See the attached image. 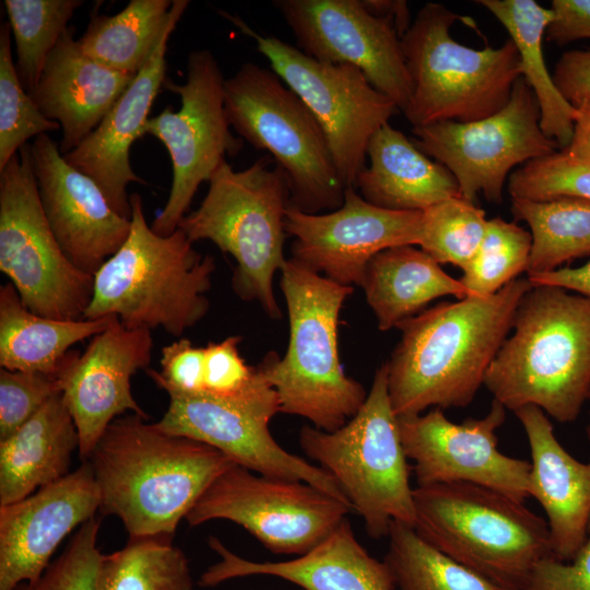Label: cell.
<instances>
[{
  "mask_svg": "<svg viewBox=\"0 0 590 590\" xmlns=\"http://www.w3.org/2000/svg\"><path fill=\"white\" fill-rule=\"evenodd\" d=\"M586 433H587V436H588V438L590 440V412H589V422H588V425L586 427Z\"/></svg>",
  "mask_w": 590,
  "mask_h": 590,
  "instance_id": "816d5d0a",
  "label": "cell"
},
{
  "mask_svg": "<svg viewBox=\"0 0 590 590\" xmlns=\"http://www.w3.org/2000/svg\"><path fill=\"white\" fill-rule=\"evenodd\" d=\"M417 534L504 590H518L553 556L545 518L495 489L471 483L417 486Z\"/></svg>",
  "mask_w": 590,
  "mask_h": 590,
  "instance_id": "8992f818",
  "label": "cell"
},
{
  "mask_svg": "<svg viewBox=\"0 0 590 590\" xmlns=\"http://www.w3.org/2000/svg\"><path fill=\"white\" fill-rule=\"evenodd\" d=\"M511 212L532 236L528 275L558 269L590 256V200L560 197L547 201L511 199Z\"/></svg>",
  "mask_w": 590,
  "mask_h": 590,
  "instance_id": "d6a6232c",
  "label": "cell"
},
{
  "mask_svg": "<svg viewBox=\"0 0 590 590\" xmlns=\"http://www.w3.org/2000/svg\"><path fill=\"white\" fill-rule=\"evenodd\" d=\"M288 205L286 178L271 156L241 170H234L225 160L209 180L199 208L178 224L192 243L210 240L231 255L236 261L234 292L259 303L273 319L282 315L273 276L287 261L283 250Z\"/></svg>",
  "mask_w": 590,
  "mask_h": 590,
  "instance_id": "52a82bcc",
  "label": "cell"
},
{
  "mask_svg": "<svg viewBox=\"0 0 590 590\" xmlns=\"http://www.w3.org/2000/svg\"><path fill=\"white\" fill-rule=\"evenodd\" d=\"M208 543L220 560L201 574V587H215L240 577L270 576L302 590L396 589L386 562L373 557L362 546L347 518L317 546L293 559L256 562L236 555L215 536H210Z\"/></svg>",
  "mask_w": 590,
  "mask_h": 590,
  "instance_id": "cb8c5ba5",
  "label": "cell"
},
{
  "mask_svg": "<svg viewBox=\"0 0 590 590\" xmlns=\"http://www.w3.org/2000/svg\"><path fill=\"white\" fill-rule=\"evenodd\" d=\"M95 590H193V580L187 556L172 538H139L103 554Z\"/></svg>",
  "mask_w": 590,
  "mask_h": 590,
  "instance_id": "836d02e7",
  "label": "cell"
},
{
  "mask_svg": "<svg viewBox=\"0 0 590 590\" xmlns=\"http://www.w3.org/2000/svg\"><path fill=\"white\" fill-rule=\"evenodd\" d=\"M365 166L355 188L369 203L393 211H424L461 197L451 172L425 155L412 140L389 123L371 137Z\"/></svg>",
  "mask_w": 590,
  "mask_h": 590,
  "instance_id": "4316f807",
  "label": "cell"
},
{
  "mask_svg": "<svg viewBox=\"0 0 590 590\" xmlns=\"http://www.w3.org/2000/svg\"><path fill=\"white\" fill-rule=\"evenodd\" d=\"M531 288L518 278L493 295L440 303L398 323L401 338L386 362L397 417L472 403Z\"/></svg>",
  "mask_w": 590,
  "mask_h": 590,
  "instance_id": "6da1fadb",
  "label": "cell"
},
{
  "mask_svg": "<svg viewBox=\"0 0 590 590\" xmlns=\"http://www.w3.org/2000/svg\"><path fill=\"white\" fill-rule=\"evenodd\" d=\"M485 211L462 197L442 200L422 211L418 246L439 264L464 270L485 235Z\"/></svg>",
  "mask_w": 590,
  "mask_h": 590,
  "instance_id": "8d00e7d4",
  "label": "cell"
},
{
  "mask_svg": "<svg viewBox=\"0 0 590 590\" xmlns=\"http://www.w3.org/2000/svg\"><path fill=\"white\" fill-rule=\"evenodd\" d=\"M32 156L43 210L59 246L93 276L126 241L131 219L120 215L96 181L64 160L47 133L35 138Z\"/></svg>",
  "mask_w": 590,
  "mask_h": 590,
  "instance_id": "44dd1931",
  "label": "cell"
},
{
  "mask_svg": "<svg viewBox=\"0 0 590 590\" xmlns=\"http://www.w3.org/2000/svg\"><path fill=\"white\" fill-rule=\"evenodd\" d=\"M387 538L384 560L398 590H504L435 548L410 524L392 522Z\"/></svg>",
  "mask_w": 590,
  "mask_h": 590,
  "instance_id": "e575fe53",
  "label": "cell"
},
{
  "mask_svg": "<svg viewBox=\"0 0 590 590\" xmlns=\"http://www.w3.org/2000/svg\"><path fill=\"white\" fill-rule=\"evenodd\" d=\"M507 409L493 399L482 417L451 422L441 409L398 417L405 455L413 461L417 486L471 483L516 500L529 497L530 461L498 449L497 429Z\"/></svg>",
  "mask_w": 590,
  "mask_h": 590,
  "instance_id": "e0dca14e",
  "label": "cell"
},
{
  "mask_svg": "<svg viewBox=\"0 0 590 590\" xmlns=\"http://www.w3.org/2000/svg\"><path fill=\"white\" fill-rule=\"evenodd\" d=\"M134 78L85 55L69 26L30 94L40 111L60 125L59 150L64 155L98 127Z\"/></svg>",
  "mask_w": 590,
  "mask_h": 590,
  "instance_id": "484cf974",
  "label": "cell"
},
{
  "mask_svg": "<svg viewBox=\"0 0 590 590\" xmlns=\"http://www.w3.org/2000/svg\"><path fill=\"white\" fill-rule=\"evenodd\" d=\"M224 76L209 49L192 50L187 58L182 84L165 80L164 87L177 94V111L166 107L150 117L145 134L158 139L172 162V185L164 208L151 224L152 229L167 236L178 228L200 185L211 179L225 156H235L243 149L241 138L231 131L224 105Z\"/></svg>",
  "mask_w": 590,
  "mask_h": 590,
  "instance_id": "4fadbf2b",
  "label": "cell"
},
{
  "mask_svg": "<svg viewBox=\"0 0 590 590\" xmlns=\"http://www.w3.org/2000/svg\"><path fill=\"white\" fill-rule=\"evenodd\" d=\"M565 150L590 164V102L575 107L573 137Z\"/></svg>",
  "mask_w": 590,
  "mask_h": 590,
  "instance_id": "f907efd6",
  "label": "cell"
},
{
  "mask_svg": "<svg viewBox=\"0 0 590 590\" xmlns=\"http://www.w3.org/2000/svg\"><path fill=\"white\" fill-rule=\"evenodd\" d=\"M505 27L518 49L521 76L534 93L544 134L565 150L573 137L575 108L556 87L543 55V38L553 11L534 0H479Z\"/></svg>",
  "mask_w": 590,
  "mask_h": 590,
  "instance_id": "4dcf8cb0",
  "label": "cell"
},
{
  "mask_svg": "<svg viewBox=\"0 0 590 590\" xmlns=\"http://www.w3.org/2000/svg\"><path fill=\"white\" fill-rule=\"evenodd\" d=\"M351 510L306 482L266 476L235 464L212 482L185 520L190 526L228 520L268 551L299 556L330 535Z\"/></svg>",
  "mask_w": 590,
  "mask_h": 590,
  "instance_id": "5bb4252c",
  "label": "cell"
},
{
  "mask_svg": "<svg viewBox=\"0 0 590 590\" xmlns=\"http://www.w3.org/2000/svg\"><path fill=\"white\" fill-rule=\"evenodd\" d=\"M257 366L258 377L243 398L227 401L208 396L168 394V408L155 425L206 444L255 473L306 482L350 505L326 470L285 450L273 438L269 424L280 413L279 397Z\"/></svg>",
  "mask_w": 590,
  "mask_h": 590,
  "instance_id": "2e32d148",
  "label": "cell"
},
{
  "mask_svg": "<svg viewBox=\"0 0 590 590\" xmlns=\"http://www.w3.org/2000/svg\"><path fill=\"white\" fill-rule=\"evenodd\" d=\"M101 519L92 518L76 530L62 553L34 581L12 590H95L103 554L97 547Z\"/></svg>",
  "mask_w": 590,
  "mask_h": 590,
  "instance_id": "60d3db41",
  "label": "cell"
},
{
  "mask_svg": "<svg viewBox=\"0 0 590 590\" xmlns=\"http://www.w3.org/2000/svg\"><path fill=\"white\" fill-rule=\"evenodd\" d=\"M161 369L148 368L149 377L167 394L202 396L204 347L181 338L161 351Z\"/></svg>",
  "mask_w": 590,
  "mask_h": 590,
  "instance_id": "ee69618b",
  "label": "cell"
},
{
  "mask_svg": "<svg viewBox=\"0 0 590 590\" xmlns=\"http://www.w3.org/2000/svg\"><path fill=\"white\" fill-rule=\"evenodd\" d=\"M172 4L173 0H131L114 15L94 14L78 43L103 66L137 75L164 34Z\"/></svg>",
  "mask_w": 590,
  "mask_h": 590,
  "instance_id": "1f68e13d",
  "label": "cell"
},
{
  "mask_svg": "<svg viewBox=\"0 0 590 590\" xmlns=\"http://www.w3.org/2000/svg\"><path fill=\"white\" fill-rule=\"evenodd\" d=\"M459 20L463 16L429 2L401 38L412 82L403 114L413 128L486 118L508 104L521 76L518 49L510 38L499 47L464 46L450 35Z\"/></svg>",
  "mask_w": 590,
  "mask_h": 590,
  "instance_id": "ba28073f",
  "label": "cell"
},
{
  "mask_svg": "<svg viewBox=\"0 0 590 590\" xmlns=\"http://www.w3.org/2000/svg\"><path fill=\"white\" fill-rule=\"evenodd\" d=\"M219 14L255 40L271 70L309 108L326 134L343 184L355 188L366 166L368 143L400 111L397 105L375 88L358 68L320 62L280 38L257 33L238 15L225 11Z\"/></svg>",
  "mask_w": 590,
  "mask_h": 590,
  "instance_id": "7c38bea8",
  "label": "cell"
},
{
  "mask_svg": "<svg viewBox=\"0 0 590 590\" xmlns=\"http://www.w3.org/2000/svg\"><path fill=\"white\" fill-rule=\"evenodd\" d=\"M511 199L547 201L560 197L590 200V164L567 150L532 160L508 178Z\"/></svg>",
  "mask_w": 590,
  "mask_h": 590,
  "instance_id": "ab89813d",
  "label": "cell"
},
{
  "mask_svg": "<svg viewBox=\"0 0 590 590\" xmlns=\"http://www.w3.org/2000/svg\"><path fill=\"white\" fill-rule=\"evenodd\" d=\"M285 232L294 237L292 259L342 285H358L378 252L397 246H418L421 211H393L367 202L347 187L343 204L324 214L288 205Z\"/></svg>",
  "mask_w": 590,
  "mask_h": 590,
  "instance_id": "d6986e66",
  "label": "cell"
},
{
  "mask_svg": "<svg viewBox=\"0 0 590 590\" xmlns=\"http://www.w3.org/2000/svg\"><path fill=\"white\" fill-rule=\"evenodd\" d=\"M0 270L31 311L57 320L83 319L93 276L67 258L49 226L30 143L0 169Z\"/></svg>",
  "mask_w": 590,
  "mask_h": 590,
  "instance_id": "8fae6325",
  "label": "cell"
},
{
  "mask_svg": "<svg viewBox=\"0 0 590 590\" xmlns=\"http://www.w3.org/2000/svg\"><path fill=\"white\" fill-rule=\"evenodd\" d=\"M376 16L387 19L402 38L412 25L408 2L404 0H362Z\"/></svg>",
  "mask_w": 590,
  "mask_h": 590,
  "instance_id": "681fc988",
  "label": "cell"
},
{
  "mask_svg": "<svg viewBox=\"0 0 590 590\" xmlns=\"http://www.w3.org/2000/svg\"><path fill=\"white\" fill-rule=\"evenodd\" d=\"M115 316L57 320L31 311L12 283L0 286V366L58 376L69 349L105 330Z\"/></svg>",
  "mask_w": 590,
  "mask_h": 590,
  "instance_id": "f546056e",
  "label": "cell"
},
{
  "mask_svg": "<svg viewBox=\"0 0 590 590\" xmlns=\"http://www.w3.org/2000/svg\"><path fill=\"white\" fill-rule=\"evenodd\" d=\"M531 247L529 231L502 217L491 219L474 258L459 280L471 295H493L527 271Z\"/></svg>",
  "mask_w": 590,
  "mask_h": 590,
  "instance_id": "74e56055",
  "label": "cell"
},
{
  "mask_svg": "<svg viewBox=\"0 0 590 590\" xmlns=\"http://www.w3.org/2000/svg\"><path fill=\"white\" fill-rule=\"evenodd\" d=\"M9 22L0 28V169L32 138L60 129L38 108L20 80L12 57Z\"/></svg>",
  "mask_w": 590,
  "mask_h": 590,
  "instance_id": "f35d334b",
  "label": "cell"
},
{
  "mask_svg": "<svg viewBox=\"0 0 590 590\" xmlns=\"http://www.w3.org/2000/svg\"><path fill=\"white\" fill-rule=\"evenodd\" d=\"M588 401H590V390H589Z\"/></svg>",
  "mask_w": 590,
  "mask_h": 590,
  "instance_id": "f5cc1de1",
  "label": "cell"
},
{
  "mask_svg": "<svg viewBox=\"0 0 590 590\" xmlns=\"http://www.w3.org/2000/svg\"><path fill=\"white\" fill-rule=\"evenodd\" d=\"M552 75L556 87L574 108L590 102V48L564 52Z\"/></svg>",
  "mask_w": 590,
  "mask_h": 590,
  "instance_id": "7dc6e473",
  "label": "cell"
},
{
  "mask_svg": "<svg viewBox=\"0 0 590 590\" xmlns=\"http://www.w3.org/2000/svg\"><path fill=\"white\" fill-rule=\"evenodd\" d=\"M302 450L337 482L371 539L386 538L392 522L414 527V488L398 417L388 393V369L375 373L359 411L341 428L299 430Z\"/></svg>",
  "mask_w": 590,
  "mask_h": 590,
  "instance_id": "9c48e42d",
  "label": "cell"
},
{
  "mask_svg": "<svg viewBox=\"0 0 590 590\" xmlns=\"http://www.w3.org/2000/svg\"><path fill=\"white\" fill-rule=\"evenodd\" d=\"M138 414L115 418L86 460L99 512L116 516L129 539L168 536L204 491L236 463L201 441L174 435Z\"/></svg>",
  "mask_w": 590,
  "mask_h": 590,
  "instance_id": "7a4b0ae2",
  "label": "cell"
},
{
  "mask_svg": "<svg viewBox=\"0 0 590 590\" xmlns=\"http://www.w3.org/2000/svg\"><path fill=\"white\" fill-rule=\"evenodd\" d=\"M130 205L129 236L93 275L83 318L115 316L127 328H162L180 337L209 311L215 260L198 252L179 228L155 233L139 193L130 194Z\"/></svg>",
  "mask_w": 590,
  "mask_h": 590,
  "instance_id": "277c9868",
  "label": "cell"
},
{
  "mask_svg": "<svg viewBox=\"0 0 590 590\" xmlns=\"http://www.w3.org/2000/svg\"><path fill=\"white\" fill-rule=\"evenodd\" d=\"M532 286L562 287L590 299V261L577 268H558L527 276Z\"/></svg>",
  "mask_w": 590,
  "mask_h": 590,
  "instance_id": "c3c4849f",
  "label": "cell"
},
{
  "mask_svg": "<svg viewBox=\"0 0 590 590\" xmlns=\"http://www.w3.org/2000/svg\"><path fill=\"white\" fill-rule=\"evenodd\" d=\"M223 96L234 130L283 172L291 206L317 214L343 204L346 187L322 128L273 70L244 63L225 79Z\"/></svg>",
  "mask_w": 590,
  "mask_h": 590,
  "instance_id": "30bf717a",
  "label": "cell"
},
{
  "mask_svg": "<svg viewBox=\"0 0 590 590\" xmlns=\"http://www.w3.org/2000/svg\"><path fill=\"white\" fill-rule=\"evenodd\" d=\"M553 19L545 31L547 42L566 45L590 38V0H553Z\"/></svg>",
  "mask_w": 590,
  "mask_h": 590,
  "instance_id": "bcb514c9",
  "label": "cell"
},
{
  "mask_svg": "<svg viewBox=\"0 0 590 590\" xmlns=\"http://www.w3.org/2000/svg\"><path fill=\"white\" fill-rule=\"evenodd\" d=\"M361 287L379 330L388 331L442 296L462 299L469 290L412 245L385 249L368 262Z\"/></svg>",
  "mask_w": 590,
  "mask_h": 590,
  "instance_id": "f1b7e54d",
  "label": "cell"
},
{
  "mask_svg": "<svg viewBox=\"0 0 590 590\" xmlns=\"http://www.w3.org/2000/svg\"><path fill=\"white\" fill-rule=\"evenodd\" d=\"M99 506L87 461L32 495L0 506V590L36 580L59 544L94 518Z\"/></svg>",
  "mask_w": 590,
  "mask_h": 590,
  "instance_id": "7402d4cb",
  "label": "cell"
},
{
  "mask_svg": "<svg viewBox=\"0 0 590 590\" xmlns=\"http://www.w3.org/2000/svg\"><path fill=\"white\" fill-rule=\"evenodd\" d=\"M290 339L283 357L268 353L259 363L276 391L280 413L334 432L363 406L368 392L340 362L339 317L353 286L337 283L294 259L281 270Z\"/></svg>",
  "mask_w": 590,
  "mask_h": 590,
  "instance_id": "5b68a950",
  "label": "cell"
},
{
  "mask_svg": "<svg viewBox=\"0 0 590 590\" xmlns=\"http://www.w3.org/2000/svg\"><path fill=\"white\" fill-rule=\"evenodd\" d=\"M540 119L538 99L520 76L502 110L469 122L414 127L412 141L451 172L462 198L475 202L482 193L487 201L502 203L506 179L515 166L559 150L542 131Z\"/></svg>",
  "mask_w": 590,
  "mask_h": 590,
  "instance_id": "9a60e30c",
  "label": "cell"
},
{
  "mask_svg": "<svg viewBox=\"0 0 590 590\" xmlns=\"http://www.w3.org/2000/svg\"><path fill=\"white\" fill-rule=\"evenodd\" d=\"M484 386L512 412L527 405L569 423L590 390V299L562 287L532 286L521 298Z\"/></svg>",
  "mask_w": 590,
  "mask_h": 590,
  "instance_id": "3957f363",
  "label": "cell"
},
{
  "mask_svg": "<svg viewBox=\"0 0 590 590\" xmlns=\"http://www.w3.org/2000/svg\"><path fill=\"white\" fill-rule=\"evenodd\" d=\"M152 349L151 330L127 328L115 317L82 354L68 353L57 378L79 432L83 461L119 415L130 411L149 418L132 396L130 381L135 373L149 368Z\"/></svg>",
  "mask_w": 590,
  "mask_h": 590,
  "instance_id": "ffe728a7",
  "label": "cell"
},
{
  "mask_svg": "<svg viewBox=\"0 0 590 590\" xmlns=\"http://www.w3.org/2000/svg\"><path fill=\"white\" fill-rule=\"evenodd\" d=\"M61 392L56 376L0 369V440L5 439Z\"/></svg>",
  "mask_w": 590,
  "mask_h": 590,
  "instance_id": "b9f144b4",
  "label": "cell"
},
{
  "mask_svg": "<svg viewBox=\"0 0 590 590\" xmlns=\"http://www.w3.org/2000/svg\"><path fill=\"white\" fill-rule=\"evenodd\" d=\"M241 337L231 335L204 346L203 394L233 401L243 398L257 378V366L246 364L238 351Z\"/></svg>",
  "mask_w": 590,
  "mask_h": 590,
  "instance_id": "7bdbcfd3",
  "label": "cell"
},
{
  "mask_svg": "<svg viewBox=\"0 0 590 590\" xmlns=\"http://www.w3.org/2000/svg\"><path fill=\"white\" fill-rule=\"evenodd\" d=\"M298 49L315 60L358 68L404 113L412 82L393 25L362 0H274Z\"/></svg>",
  "mask_w": 590,
  "mask_h": 590,
  "instance_id": "ac0fdd59",
  "label": "cell"
},
{
  "mask_svg": "<svg viewBox=\"0 0 590 590\" xmlns=\"http://www.w3.org/2000/svg\"><path fill=\"white\" fill-rule=\"evenodd\" d=\"M188 5V0H173L168 24L148 63L98 127L63 155L71 166L95 180L113 208L129 219L131 205L127 188L131 182H145L131 167L130 148L145 134L150 110L166 80L168 42Z\"/></svg>",
  "mask_w": 590,
  "mask_h": 590,
  "instance_id": "603a6c76",
  "label": "cell"
},
{
  "mask_svg": "<svg viewBox=\"0 0 590 590\" xmlns=\"http://www.w3.org/2000/svg\"><path fill=\"white\" fill-rule=\"evenodd\" d=\"M82 0H4L24 88L36 86L48 56L69 27Z\"/></svg>",
  "mask_w": 590,
  "mask_h": 590,
  "instance_id": "d590c367",
  "label": "cell"
},
{
  "mask_svg": "<svg viewBox=\"0 0 590 590\" xmlns=\"http://www.w3.org/2000/svg\"><path fill=\"white\" fill-rule=\"evenodd\" d=\"M518 590H590V521L587 539L571 560L541 559Z\"/></svg>",
  "mask_w": 590,
  "mask_h": 590,
  "instance_id": "f6af8a7d",
  "label": "cell"
},
{
  "mask_svg": "<svg viewBox=\"0 0 590 590\" xmlns=\"http://www.w3.org/2000/svg\"><path fill=\"white\" fill-rule=\"evenodd\" d=\"M80 436L62 392L0 440V506L21 500L67 474Z\"/></svg>",
  "mask_w": 590,
  "mask_h": 590,
  "instance_id": "83f0119b",
  "label": "cell"
},
{
  "mask_svg": "<svg viewBox=\"0 0 590 590\" xmlns=\"http://www.w3.org/2000/svg\"><path fill=\"white\" fill-rule=\"evenodd\" d=\"M530 448L529 497L545 512L553 557L569 562L590 521V460L575 459L558 441L548 416L534 405L514 412Z\"/></svg>",
  "mask_w": 590,
  "mask_h": 590,
  "instance_id": "d4e9b609",
  "label": "cell"
}]
</instances>
